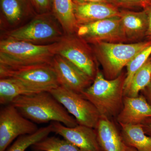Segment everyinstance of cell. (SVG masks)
Instances as JSON below:
<instances>
[{
    "mask_svg": "<svg viewBox=\"0 0 151 151\" xmlns=\"http://www.w3.org/2000/svg\"><path fill=\"white\" fill-rule=\"evenodd\" d=\"M120 19L123 31L127 40L137 39L146 35L148 22L145 12L122 10Z\"/></svg>",
    "mask_w": 151,
    "mask_h": 151,
    "instance_id": "obj_17",
    "label": "cell"
},
{
    "mask_svg": "<svg viewBox=\"0 0 151 151\" xmlns=\"http://www.w3.org/2000/svg\"><path fill=\"white\" fill-rule=\"evenodd\" d=\"M125 78L120 75L109 80L97 70L92 84L81 94L94 105L100 116L110 118L119 114L123 107Z\"/></svg>",
    "mask_w": 151,
    "mask_h": 151,
    "instance_id": "obj_2",
    "label": "cell"
},
{
    "mask_svg": "<svg viewBox=\"0 0 151 151\" xmlns=\"http://www.w3.org/2000/svg\"><path fill=\"white\" fill-rule=\"evenodd\" d=\"M38 129L12 104L7 105L0 111V151H6L17 138L33 134Z\"/></svg>",
    "mask_w": 151,
    "mask_h": 151,
    "instance_id": "obj_9",
    "label": "cell"
},
{
    "mask_svg": "<svg viewBox=\"0 0 151 151\" xmlns=\"http://www.w3.org/2000/svg\"><path fill=\"white\" fill-rule=\"evenodd\" d=\"M151 80V60L149 58L134 75L125 96L137 97L139 92L148 86Z\"/></svg>",
    "mask_w": 151,
    "mask_h": 151,
    "instance_id": "obj_22",
    "label": "cell"
},
{
    "mask_svg": "<svg viewBox=\"0 0 151 151\" xmlns=\"http://www.w3.org/2000/svg\"><path fill=\"white\" fill-rule=\"evenodd\" d=\"M151 55V45L143 50L127 65V72L124 81V95L128 91L136 72L147 62Z\"/></svg>",
    "mask_w": 151,
    "mask_h": 151,
    "instance_id": "obj_24",
    "label": "cell"
},
{
    "mask_svg": "<svg viewBox=\"0 0 151 151\" xmlns=\"http://www.w3.org/2000/svg\"><path fill=\"white\" fill-rule=\"evenodd\" d=\"M151 119V105L143 96H125L123 106L117 117L119 124H142Z\"/></svg>",
    "mask_w": 151,
    "mask_h": 151,
    "instance_id": "obj_15",
    "label": "cell"
},
{
    "mask_svg": "<svg viewBox=\"0 0 151 151\" xmlns=\"http://www.w3.org/2000/svg\"><path fill=\"white\" fill-rule=\"evenodd\" d=\"M127 151H138L137 150H136L134 148H133L132 147L128 146H127Z\"/></svg>",
    "mask_w": 151,
    "mask_h": 151,
    "instance_id": "obj_31",
    "label": "cell"
},
{
    "mask_svg": "<svg viewBox=\"0 0 151 151\" xmlns=\"http://www.w3.org/2000/svg\"><path fill=\"white\" fill-rule=\"evenodd\" d=\"M147 89V94L148 97L149 99L150 100L151 102V80L150 84L148 86L145 88Z\"/></svg>",
    "mask_w": 151,
    "mask_h": 151,
    "instance_id": "obj_30",
    "label": "cell"
},
{
    "mask_svg": "<svg viewBox=\"0 0 151 151\" xmlns=\"http://www.w3.org/2000/svg\"><path fill=\"white\" fill-rule=\"evenodd\" d=\"M32 5L37 14L52 12V0H29Z\"/></svg>",
    "mask_w": 151,
    "mask_h": 151,
    "instance_id": "obj_25",
    "label": "cell"
},
{
    "mask_svg": "<svg viewBox=\"0 0 151 151\" xmlns=\"http://www.w3.org/2000/svg\"><path fill=\"white\" fill-rule=\"evenodd\" d=\"M51 65L59 86L81 94L92 83V80L88 76L63 57L55 55Z\"/></svg>",
    "mask_w": 151,
    "mask_h": 151,
    "instance_id": "obj_12",
    "label": "cell"
},
{
    "mask_svg": "<svg viewBox=\"0 0 151 151\" xmlns=\"http://www.w3.org/2000/svg\"><path fill=\"white\" fill-rule=\"evenodd\" d=\"M52 132H53V126L51 123L46 127L39 129L33 134L19 137L6 151H25L28 148L48 137Z\"/></svg>",
    "mask_w": 151,
    "mask_h": 151,
    "instance_id": "obj_21",
    "label": "cell"
},
{
    "mask_svg": "<svg viewBox=\"0 0 151 151\" xmlns=\"http://www.w3.org/2000/svg\"><path fill=\"white\" fill-rule=\"evenodd\" d=\"M54 52L72 63L94 80L97 70L93 51L88 43L75 33L65 35L54 43Z\"/></svg>",
    "mask_w": 151,
    "mask_h": 151,
    "instance_id": "obj_6",
    "label": "cell"
},
{
    "mask_svg": "<svg viewBox=\"0 0 151 151\" xmlns=\"http://www.w3.org/2000/svg\"><path fill=\"white\" fill-rule=\"evenodd\" d=\"M41 89L34 87L22 81L11 78L0 79V103L9 105L13 100L23 95H30L43 92Z\"/></svg>",
    "mask_w": 151,
    "mask_h": 151,
    "instance_id": "obj_18",
    "label": "cell"
},
{
    "mask_svg": "<svg viewBox=\"0 0 151 151\" xmlns=\"http://www.w3.org/2000/svg\"><path fill=\"white\" fill-rule=\"evenodd\" d=\"M74 4H87V3H100L114 4L113 0H73Z\"/></svg>",
    "mask_w": 151,
    "mask_h": 151,
    "instance_id": "obj_28",
    "label": "cell"
},
{
    "mask_svg": "<svg viewBox=\"0 0 151 151\" xmlns=\"http://www.w3.org/2000/svg\"><path fill=\"white\" fill-rule=\"evenodd\" d=\"M53 132L59 134L82 151H103L97 139L95 129L78 125L66 127L61 123L52 122Z\"/></svg>",
    "mask_w": 151,
    "mask_h": 151,
    "instance_id": "obj_13",
    "label": "cell"
},
{
    "mask_svg": "<svg viewBox=\"0 0 151 151\" xmlns=\"http://www.w3.org/2000/svg\"><path fill=\"white\" fill-rule=\"evenodd\" d=\"M73 9L78 25L119 17L120 15V11L118 7L111 4L73 3Z\"/></svg>",
    "mask_w": 151,
    "mask_h": 151,
    "instance_id": "obj_14",
    "label": "cell"
},
{
    "mask_svg": "<svg viewBox=\"0 0 151 151\" xmlns=\"http://www.w3.org/2000/svg\"><path fill=\"white\" fill-rule=\"evenodd\" d=\"M120 124L121 134L127 145L138 151H151V137L146 134L142 124Z\"/></svg>",
    "mask_w": 151,
    "mask_h": 151,
    "instance_id": "obj_20",
    "label": "cell"
},
{
    "mask_svg": "<svg viewBox=\"0 0 151 151\" xmlns=\"http://www.w3.org/2000/svg\"><path fill=\"white\" fill-rule=\"evenodd\" d=\"M95 129L102 151H127V146L122 134L109 118L100 116Z\"/></svg>",
    "mask_w": 151,
    "mask_h": 151,
    "instance_id": "obj_16",
    "label": "cell"
},
{
    "mask_svg": "<svg viewBox=\"0 0 151 151\" xmlns=\"http://www.w3.org/2000/svg\"><path fill=\"white\" fill-rule=\"evenodd\" d=\"M11 104L35 123L58 122L69 127L78 125L74 117L49 92L19 96Z\"/></svg>",
    "mask_w": 151,
    "mask_h": 151,
    "instance_id": "obj_1",
    "label": "cell"
},
{
    "mask_svg": "<svg viewBox=\"0 0 151 151\" xmlns=\"http://www.w3.org/2000/svg\"><path fill=\"white\" fill-rule=\"evenodd\" d=\"M149 121L148 122H146L142 125L143 129L146 134H148L149 136L151 137V119H147Z\"/></svg>",
    "mask_w": 151,
    "mask_h": 151,
    "instance_id": "obj_29",
    "label": "cell"
},
{
    "mask_svg": "<svg viewBox=\"0 0 151 151\" xmlns=\"http://www.w3.org/2000/svg\"><path fill=\"white\" fill-rule=\"evenodd\" d=\"M17 79L28 85L49 92L59 86L56 73L51 64L10 68L0 65V78Z\"/></svg>",
    "mask_w": 151,
    "mask_h": 151,
    "instance_id": "obj_8",
    "label": "cell"
},
{
    "mask_svg": "<svg viewBox=\"0 0 151 151\" xmlns=\"http://www.w3.org/2000/svg\"><path fill=\"white\" fill-rule=\"evenodd\" d=\"M30 147L32 151H82L66 140L55 137H47Z\"/></svg>",
    "mask_w": 151,
    "mask_h": 151,
    "instance_id": "obj_23",
    "label": "cell"
},
{
    "mask_svg": "<svg viewBox=\"0 0 151 151\" xmlns=\"http://www.w3.org/2000/svg\"><path fill=\"white\" fill-rule=\"evenodd\" d=\"M88 43L116 42L127 40L122 28L120 17L78 24L75 33Z\"/></svg>",
    "mask_w": 151,
    "mask_h": 151,
    "instance_id": "obj_10",
    "label": "cell"
},
{
    "mask_svg": "<svg viewBox=\"0 0 151 151\" xmlns=\"http://www.w3.org/2000/svg\"><path fill=\"white\" fill-rule=\"evenodd\" d=\"M48 151H53V150H49Z\"/></svg>",
    "mask_w": 151,
    "mask_h": 151,
    "instance_id": "obj_33",
    "label": "cell"
},
{
    "mask_svg": "<svg viewBox=\"0 0 151 151\" xmlns=\"http://www.w3.org/2000/svg\"><path fill=\"white\" fill-rule=\"evenodd\" d=\"M115 5L126 8L139 7L145 8L151 3V0H113Z\"/></svg>",
    "mask_w": 151,
    "mask_h": 151,
    "instance_id": "obj_26",
    "label": "cell"
},
{
    "mask_svg": "<svg viewBox=\"0 0 151 151\" xmlns=\"http://www.w3.org/2000/svg\"><path fill=\"white\" fill-rule=\"evenodd\" d=\"M65 35L75 34L78 27L73 0H52V11Z\"/></svg>",
    "mask_w": 151,
    "mask_h": 151,
    "instance_id": "obj_19",
    "label": "cell"
},
{
    "mask_svg": "<svg viewBox=\"0 0 151 151\" xmlns=\"http://www.w3.org/2000/svg\"><path fill=\"white\" fill-rule=\"evenodd\" d=\"M55 55L54 43L37 45L21 41H0V65L4 67L51 64Z\"/></svg>",
    "mask_w": 151,
    "mask_h": 151,
    "instance_id": "obj_3",
    "label": "cell"
},
{
    "mask_svg": "<svg viewBox=\"0 0 151 151\" xmlns=\"http://www.w3.org/2000/svg\"><path fill=\"white\" fill-rule=\"evenodd\" d=\"M49 92L73 116L78 124L96 128L100 119V113L82 94L61 86Z\"/></svg>",
    "mask_w": 151,
    "mask_h": 151,
    "instance_id": "obj_7",
    "label": "cell"
},
{
    "mask_svg": "<svg viewBox=\"0 0 151 151\" xmlns=\"http://www.w3.org/2000/svg\"><path fill=\"white\" fill-rule=\"evenodd\" d=\"M150 59L151 60V55L150 57Z\"/></svg>",
    "mask_w": 151,
    "mask_h": 151,
    "instance_id": "obj_32",
    "label": "cell"
},
{
    "mask_svg": "<svg viewBox=\"0 0 151 151\" xmlns=\"http://www.w3.org/2000/svg\"><path fill=\"white\" fill-rule=\"evenodd\" d=\"M151 45V40L124 44L102 42L94 44V51L104 70L105 78H117L121 71L137 55Z\"/></svg>",
    "mask_w": 151,
    "mask_h": 151,
    "instance_id": "obj_5",
    "label": "cell"
},
{
    "mask_svg": "<svg viewBox=\"0 0 151 151\" xmlns=\"http://www.w3.org/2000/svg\"><path fill=\"white\" fill-rule=\"evenodd\" d=\"M2 32L16 29L37 14L29 0H0Z\"/></svg>",
    "mask_w": 151,
    "mask_h": 151,
    "instance_id": "obj_11",
    "label": "cell"
},
{
    "mask_svg": "<svg viewBox=\"0 0 151 151\" xmlns=\"http://www.w3.org/2000/svg\"><path fill=\"white\" fill-rule=\"evenodd\" d=\"M52 12L37 14L16 29L1 32V40L21 41L37 45L52 44L65 35Z\"/></svg>",
    "mask_w": 151,
    "mask_h": 151,
    "instance_id": "obj_4",
    "label": "cell"
},
{
    "mask_svg": "<svg viewBox=\"0 0 151 151\" xmlns=\"http://www.w3.org/2000/svg\"><path fill=\"white\" fill-rule=\"evenodd\" d=\"M144 9V10L145 12L147 17L148 26L147 30L146 33V35L148 37L151 39V3L148 5Z\"/></svg>",
    "mask_w": 151,
    "mask_h": 151,
    "instance_id": "obj_27",
    "label": "cell"
},
{
    "mask_svg": "<svg viewBox=\"0 0 151 151\" xmlns=\"http://www.w3.org/2000/svg\"><path fill=\"white\" fill-rule=\"evenodd\" d=\"M150 40H151V39Z\"/></svg>",
    "mask_w": 151,
    "mask_h": 151,
    "instance_id": "obj_34",
    "label": "cell"
}]
</instances>
